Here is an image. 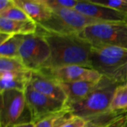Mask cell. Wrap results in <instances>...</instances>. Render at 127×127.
<instances>
[{
    "label": "cell",
    "instance_id": "cell-6",
    "mask_svg": "<svg viewBox=\"0 0 127 127\" xmlns=\"http://www.w3.org/2000/svg\"><path fill=\"white\" fill-rule=\"evenodd\" d=\"M0 127L32 122L25 92L4 90L0 92Z\"/></svg>",
    "mask_w": 127,
    "mask_h": 127
},
{
    "label": "cell",
    "instance_id": "cell-23",
    "mask_svg": "<svg viewBox=\"0 0 127 127\" xmlns=\"http://www.w3.org/2000/svg\"><path fill=\"white\" fill-rule=\"evenodd\" d=\"M90 121L83 118L73 116L69 121L60 127H86Z\"/></svg>",
    "mask_w": 127,
    "mask_h": 127
},
{
    "label": "cell",
    "instance_id": "cell-26",
    "mask_svg": "<svg viewBox=\"0 0 127 127\" xmlns=\"http://www.w3.org/2000/svg\"><path fill=\"white\" fill-rule=\"evenodd\" d=\"M14 4V0H0V13L8 10Z\"/></svg>",
    "mask_w": 127,
    "mask_h": 127
},
{
    "label": "cell",
    "instance_id": "cell-14",
    "mask_svg": "<svg viewBox=\"0 0 127 127\" xmlns=\"http://www.w3.org/2000/svg\"><path fill=\"white\" fill-rule=\"evenodd\" d=\"M32 71L28 70L18 73H0V92L18 90L25 92L30 83Z\"/></svg>",
    "mask_w": 127,
    "mask_h": 127
},
{
    "label": "cell",
    "instance_id": "cell-9",
    "mask_svg": "<svg viewBox=\"0 0 127 127\" xmlns=\"http://www.w3.org/2000/svg\"><path fill=\"white\" fill-rule=\"evenodd\" d=\"M58 83H74L88 81L97 83L103 76L97 71L80 65H68L54 69H41L38 71Z\"/></svg>",
    "mask_w": 127,
    "mask_h": 127
},
{
    "label": "cell",
    "instance_id": "cell-17",
    "mask_svg": "<svg viewBox=\"0 0 127 127\" xmlns=\"http://www.w3.org/2000/svg\"><path fill=\"white\" fill-rule=\"evenodd\" d=\"M25 35H13L6 42L0 45V57L19 58V48Z\"/></svg>",
    "mask_w": 127,
    "mask_h": 127
},
{
    "label": "cell",
    "instance_id": "cell-21",
    "mask_svg": "<svg viewBox=\"0 0 127 127\" xmlns=\"http://www.w3.org/2000/svg\"><path fill=\"white\" fill-rule=\"evenodd\" d=\"M93 2L127 14V0H92Z\"/></svg>",
    "mask_w": 127,
    "mask_h": 127
},
{
    "label": "cell",
    "instance_id": "cell-2",
    "mask_svg": "<svg viewBox=\"0 0 127 127\" xmlns=\"http://www.w3.org/2000/svg\"><path fill=\"white\" fill-rule=\"evenodd\" d=\"M118 86L103 77L97 89L80 102L66 105V108L73 116L89 121L108 117L116 118L110 115L109 108Z\"/></svg>",
    "mask_w": 127,
    "mask_h": 127
},
{
    "label": "cell",
    "instance_id": "cell-29",
    "mask_svg": "<svg viewBox=\"0 0 127 127\" xmlns=\"http://www.w3.org/2000/svg\"><path fill=\"white\" fill-rule=\"evenodd\" d=\"M127 127V124H126V127Z\"/></svg>",
    "mask_w": 127,
    "mask_h": 127
},
{
    "label": "cell",
    "instance_id": "cell-20",
    "mask_svg": "<svg viewBox=\"0 0 127 127\" xmlns=\"http://www.w3.org/2000/svg\"><path fill=\"white\" fill-rule=\"evenodd\" d=\"M0 17L4 18L10 20H16V21H28L31 20L28 16L24 12V10L16 5V4L9 8L8 10L4 11L0 13Z\"/></svg>",
    "mask_w": 127,
    "mask_h": 127
},
{
    "label": "cell",
    "instance_id": "cell-18",
    "mask_svg": "<svg viewBox=\"0 0 127 127\" xmlns=\"http://www.w3.org/2000/svg\"><path fill=\"white\" fill-rule=\"evenodd\" d=\"M73 115L68 111L67 108L57 114L43 119L36 124L35 127H60L69 121Z\"/></svg>",
    "mask_w": 127,
    "mask_h": 127
},
{
    "label": "cell",
    "instance_id": "cell-5",
    "mask_svg": "<svg viewBox=\"0 0 127 127\" xmlns=\"http://www.w3.org/2000/svg\"><path fill=\"white\" fill-rule=\"evenodd\" d=\"M79 36L92 46H115L127 49V23L104 22L84 28Z\"/></svg>",
    "mask_w": 127,
    "mask_h": 127
},
{
    "label": "cell",
    "instance_id": "cell-28",
    "mask_svg": "<svg viewBox=\"0 0 127 127\" xmlns=\"http://www.w3.org/2000/svg\"><path fill=\"white\" fill-rule=\"evenodd\" d=\"M36 124L33 122H28V123H22V124H19L12 127H35Z\"/></svg>",
    "mask_w": 127,
    "mask_h": 127
},
{
    "label": "cell",
    "instance_id": "cell-15",
    "mask_svg": "<svg viewBox=\"0 0 127 127\" xmlns=\"http://www.w3.org/2000/svg\"><path fill=\"white\" fill-rule=\"evenodd\" d=\"M38 26L32 20L16 21L0 17V32L11 35H28L36 33Z\"/></svg>",
    "mask_w": 127,
    "mask_h": 127
},
{
    "label": "cell",
    "instance_id": "cell-3",
    "mask_svg": "<svg viewBox=\"0 0 127 127\" xmlns=\"http://www.w3.org/2000/svg\"><path fill=\"white\" fill-rule=\"evenodd\" d=\"M91 68L118 84L127 83V49L115 46H92Z\"/></svg>",
    "mask_w": 127,
    "mask_h": 127
},
{
    "label": "cell",
    "instance_id": "cell-16",
    "mask_svg": "<svg viewBox=\"0 0 127 127\" xmlns=\"http://www.w3.org/2000/svg\"><path fill=\"white\" fill-rule=\"evenodd\" d=\"M109 113L114 117L127 114V83L117 86L110 105Z\"/></svg>",
    "mask_w": 127,
    "mask_h": 127
},
{
    "label": "cell",
    "instance_id": "cell-11",
    "mask_svg": "<svg viewBox=\"0 0 127 127\" xmlns=\"http://www.w3.org/2000/svg\"><path fill=\"white\" fill-rule=\"evenodd\" d=\"M29 86L42 95L66 103L67 97L60 83L39 71H32Z\"/></svg>",
    "mask_w": 127,
    "mask_h": 127
},
{
    "label": "cell",
    "instance_id": "cell-10",
    "mask_svg": "<svg viewBox=\"0 0 127 127\" xmlns=\"http://www.w3.org/2000/svg\"><path fill=\"white\" fill-rule=\"evenodd\" d=\"M74 9L89 17L103 22L127 23V14L96 4L92 0H79Z\"/></svg>",
    "mask_w": 127,
    "mask_h": 127
},
{
    "label": "cell",
    "instance_id": "cell-24",
    "mask_svg": "<svg viewBox=\"0 0 127 127\" xmlns=\"http://www.w3.org/2000/svg\"><path fill=\"white\" fill-rule=\"evenodd\" d=\"M127 122V114L113 118L104 127H125Z\"/></svg>",
    "mask_w": 127,
    "mask_h": 127
},
{
    "label": "cell",
    "instance_id": "cell-8",
    "mask_svg": "<svg viewBox=\"0 0 127 127\" xmlns=\"http://www.w3.org/2000/svg\"><path fill=\"white\" fill-rule=\"evenodd\" d=\"M25 95L31 121L34 124L66 109L65 103L42 95L29 85L25 91Z\"/></svg>",
    "mask_w": 127,
    "mask_h": 127
},
{
    "label": "cell",
    "instance_id": "cell-1",
    "mask_svg": "<svg viewBox=\"0 0 127 127\" xmlns=\"http://www.w3.org/2000/svg\"><path fill=\"white\" fill-rule=\"evenodd\" d=\"M37 32L43 34L51 50L50 58L42 69H54L68 65L91 68L92 45L79 34Z\"/></svg>",
    "mask_w": 127,
    "mask_h": 127
},
{
    "label": "cell",
    "instance_id": "cell-12",
    "mask_svg": "<svg viewBox=\"0 0 127 127\" xmlns=\"http://www.w3.org/2000/svg\"><path fill=\"white\" fill-rule=\"evenodd\" d=\"M100 82L79 81L74 83H60L67 97L65 105L73 104L86 98L89 94L97 89Z\"/></svg>",
    "mask_w": 127,
    "mask_h": 127
},
{
    "label": "cell",
    "instance_id": "cell-7",
    "mask_svg": "<svg viewBox=\"0 0 127 127\" xmlns=\"http://www.w3.org/2000/svg\"><path fill=\"white\" fill-rule=\"evenodd\" d=\"M51 50L42 33L25 35L19 48V59L31 71L41 70L49 60Z\"/></svg>",
    "mask_w": 127,
    "mask_h": 127
},
{
    "label": "cell",
    "instance_id": "cell-13",
    "mask_svg": "<svg viewBox=\"0 0 127 127\" xmlns=\"http://www.w3.org/2000/svg\"><path fill=\"white\" fill-rule=\"evenodd\" d=\"M14 2L36 25L45 22L51 16L52 10L43 0H14Z\"/></svg>",
    "mask_w": 127,
    "mask_h": 127
},
{
    "label": "cell",
    "instance_id": "cell-4",
    "mask_svg": "<svg viewBox=\"0 0 127 127\" xmlns=\"http://www.w3.org/2000/svg\"><path fill=\"white\" fill-rule=\"evenodd\" d=\"M51 10V16L37 25V31L57 34H79L88 26L104 23L89 17L74 8H57Z\"/></svg>",
    "mask_w": 127,
    "mask_h": 127
},
{
    "label": "cell",
    "instance_id": "cell-22",
    "mask_svg": "<svg viewBox=\"0 0 127 127\" xmlns=\"http://www.w3.org/2000/svg\"><path fill=\"white\" fill-rule=\"evenodd\" d=\"M51 10L57 8H74L79 0H43Z\"/></svg>",
    "mask_w": 127,
    "mask_h": 127
},
{
    "label": "cell",
    "instance_id": "cell-25",
    "mask_svg": "<svg viewBox=\"0 0 127 127\" xmlns=\"http://www.w3.org/2000/svg\"><path fill=\"white\" fill-rule=\"evenodd\" d=\"M113 118H115L108 117V118H100V119H98L96 121H90L86 127H104Z\"/></svg>",
    "mask_w": 127,
    "mask_h": 127
},
{
    "label": "cell",
    "instance_id": "cell-19",
    "mask_svg": "<svg viewBox=\"0 0 127 127\" xmlns=\"http://www.w3.org/2000/svg\"><path fill=\"white\" fill-rule=\"evenodd\" d=\"M28 70L19 58L0 57V73H18Z\"/></svg>",
    "mask_w": 127,
    "mask_h": 127
},
{
    "label": "cell",
    "instance_id": "cell-27",
    "mask_svg": "<svg viewBox=\"0 0 127 127\" xmlns=\"http://www.w3.org/2000/svg\"><path fill=\"white\" fill-rule=\"evenodd\" d=\"M13 35L9 34V33H2L0 32V45L4 43V42H6L8 39H10Z\"/></svg>",
    "mask_w": 127,
    "mask_h": 127
}]
</instances>
